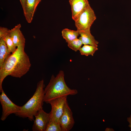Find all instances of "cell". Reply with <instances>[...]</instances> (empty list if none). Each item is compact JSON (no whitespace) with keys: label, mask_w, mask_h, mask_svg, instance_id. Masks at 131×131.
<instances>
[{"label":"cell","mask_w":131,"mask_h":131,"mask_svg":"<svg viewBox=\"0 0 131 131\" xmlns=\"http://www.w3.org/2000/svg\"><path fill=\"white\" fill-rule=\"evenodd\" d=\"M25 39L22 33L20 42L15 51L10 54L0 68V91L4 79L10 75L20 78L29 70L31 64L28 56L25 51Z\"/></svg>","instance_id":"6da1fadb"},{"label":"cell","mask_w":131,"mask_h":131,"mask_svg":"<svg viewBox=\"0 0 131 131\" xmlns=\"http://www.w3.org/2000/svg\"><path fill=\"white\" fill-rule=\"evenodd\" d=\"M78 93L76 89H71L67 85L64 79L63 71L60 70L55 77L52 75L49 82L44 89V102L49 103L51 100Z\"/></svg>","instance_id":"7a4b0ae2"},{"label":"cell","mask_w":131,"mask_h":131,"mask_svg":"<svg viewBox=\"0 0 131 131\" xmlns=\"http://www.w3.org/2000/svg\"><path fill=\"white\" fill-rule=\"evenodd\" d=\"M45 86L44 80L39 81L33 96L25 104L21 106L20 110L15 115L23 118H27L31 121H33L35 115L43 108Z\"/></svg>","instance_id":"3957f363"},{"label":"cell","mask_w":131,"mask_h":131,"mask_svg":"<svg viewBox=\"0 0 131 131\" xmlns=\"http://www.w3.org/2000/svg\"><path fill=\"white\" fill-rule=\"evenodd\" d=\"M96 19L94 11L89 4L74 21L77 30L78 31L90 30Z\"/></svg>","instance_id":"277c9868"},{"label":"cell","mask_w":131,"mask_h":131,"mask_svg":"<svg viewBox=\"0 0 131 131\" xmlns=\"http://www.w3.org/2000/svg\"><path fill=\"white\" fill-rule=\"evenodd\" d=\"M1 92L0 101L2 108L1 120L4 121L10 114H15L20 110L21 106L17 105L13 102L6 95L3 90Z\"/></svg>","instance_id":"5b68a950"},{"label":"cell","mask_w":131,"mask_h":131,"mask_svg":"<svg viewBox=\"0 0 131 131\" xmlns=\"http://www.w3.org/2000/svg\"><path fill=\"white\" fill-rule=\"evenodd\" d=\"M67 96L56 98L51 101L49 103L51 106L50 113V121L59 122V120L63 113L65 104L67 100Z\"/></svg>","instance_id":"8992f818"},{"label":"cell","mask_w":131,"mask_h":131,"mask_svg":"<svg viewBox=\"0 0 131 131\" xmlns=\"http://www.w3.org/2000/svg\"><path fill=\"white\" fill-rule=\"evenodd\" d=\"M59 122L62 131H69L72 128L74 124L73 113L67 100L65 104L63 112L60 118Z\"/></svg>","instance_id":"52a82bcc"},{"label":"cell","mask_w":131,"mask_h":131,"mask_svg":"<svg viewBox=\"0 0 131 131\" xmlns=\"http://www.w3.org/2000/svg\"><path fill=\"white\" fill-rule=\"evenodd\" d=\"M32 128L33 131H45L50 121V114L42 109L38 111L35 115Z\"/></svg>","instance_id":"ba28073f"},{"label":"cell","mask_w":131,"mask_h":131,"mask_svg":"<svg viewBox=\"0 0 131 131\" xmlns=\"http://www.w3.org/2000/svg\"><path fill=\"white\" fill-rule=\"evenodd\" d=\"M72 12V18L74 21L89 4L88 0H69Z\"/></svg>","instance_id":"9c48e42d"},{"label":"cell","mask_w":131,"mask_h":131,"mask_svg":"<svg viewBox=\"0 0 131 131\" xmlns=\"http://www.w3.org/2000/svg\"><path fill=\"white\" fill-rule=\"evenodd\" d=\"M36 0H26L25 10L24 14L28 23L31 22L35 12Z\"/></svg>","instance_id":"30bf717a"},{"label":"cell","mask_w":131,"mask_h":131,"mask_svg":"<svg viewBox=\"0 0 131 131\" xmlns=\"http://www.w3.org/2000/svg\"><path fill=\"white\" fill-rule=\"evenodd\" d=\"M83 44L89 45L97 47L98 42L91 34L90 30L78 31Z\"/></svg>","instance_id":"8fae6325"},{"label":"cell","mask_w":131,"mask_h":131,"mask_svg":"<svg viewBox=\"0 0 131 131\" xmlns=\"http://www.w3.org/2000/svg\"><path fill=\"white\" fill-rule=\"evenodd\" d=\"M21 27V24H19L10 30V36L16 47H17L19 44L22 33L20 30Z\"/></svg>","instance_id":"7c38bea8"},{"label":"cell","mask_w":131,"mask_h":131,"mask_svg":"<svg viewBox=\"0 0 131 131\" xmlns=\"http://www.w3.org/2000/svg\"><path fill=\"white\" fill-rule=\"evenodd\" d=\"M10 53L4 39H0V68Z\"/></svg>","instance_id":"4fadbf2b"},{"label":"cell","mask_w":131,"mask_h":131,"mask_svg":"<svg viewBox=\"0 0 131 131\" xmlns=\"http://www.w3.org/2000/svg\"><path fill=\"white\" fill-rule=\"evenodd\" d=\"M63 38L68 43L77 38L80 35L78 31L72 30L67 28H65L61 32Z\"/></svg>","instance_id":"5bb4252c"},{"label":"cell","mask_w":131,"mask_h":131,"mask_svg":"<svg viewBox=\"0 0 131 131\" xmlns=\"http://www.w3.org/2000/svg\"><path fill=\"white\" fill-rule=\"evenodd\" d=\"M98 50L97 47L89 45H84L79 50L82 55L86 56L91 55L93 56L95 52Z\"/></svg>","instance_id":"9a60e30c"},{"label":"cell","mask_w":131,"mask_h":131,"mask_svg":"<svg viewBox=\"0 0 131 131\" xmlns=\"http://www.w3.org/2000/svg\"><path fill=\"white\" fill-rule=\"evenodd\" d=\"M82 44V43L80 38H77L67 43L68 47L75 52L79 50Z\"/></svg>","instance_id":"2e32d148"},{"label":"cell","mask_w":131,"mask_h":131,"mask_svg":"<svg viewBox=\"0 0 131 131\" xmlns=\"http://www.w3.org/2000/svg\"><path fill=\"white\" fill-rule=\"evenodd\" d=\"M45 131H62L59 122L50 121L48 124Z\"/></svg>","instance_id":"e0dca14e"},{"label":"cell","mask_w":131,"mask_h":131,"mask_svg":"<svg viewBox=\"0 0 131 131\" xmlns=\"http://www.w3.org/2000/svg\"><path fill=\"white\" fill-rule=\"evenodd\" d=\"M5 41L8 50L12 53L14 52L16 48L9 34L5 36L3 38Z\"/></svg>","instance_id":"ac0fdd59"},{"label":"cell","mask_w":131,"mask_h":131,"mask_svg":"<svg viewBox=\"0 0 131 131\" xmlns=\"http://www.w3.org/2000/svg\"><path fill=\"white\" fill-rule=\"evenodd\" d=\"M10 30L7 28L0 27V39L3 38L7 35L9 34Z\"/></svg>","instance_id":"d6986e66"},{"label":"cell","mask_w":131,"mask_h":131,"mask_svg":"<svg viewBox=\"0 0 131 131\" xmlns=\"http://www.w3.org/2000/svg\"><path fill=\"white\" fill-rule=\"evenodd\" d=\"M21 5L23 12H24L25 10V3L26 0H19Z\"/></svg>","instance_id":"ffe728a7"},{"label":"cell","mask_w":131,"mask_h":131,"mask_svg":"<svg viewBox=\"0 0 131 131\" xmlns=\"http://www.w3.org/2000/svg\"><path fill=\"white\" fill-rule=\"evenodd\" d=\"M127 121L129 123V126L130 128V130L131 131V115L129 117L127 118Z\"/></svg>","instance_id":"44dd1931"},{"label":"cell","mask_w":131,"mask_h":131,"mask_svg":"<svg viewBox=\"0 0 131 131\" xmlns=\"http://www.w3.org/2000/svg\"><path fill=\"white\" fill-rule=\"evenodd\" d=\"M41 1V0H36V2L35 5V8L36 9V8L38 5L39 3Z\"/></svg>","instance_id":"7402d4cb"}]
</instances>
